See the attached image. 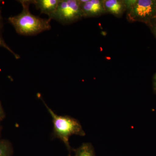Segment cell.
<instances>
[{
  "label": "cell",
  "mask_w": 156,
  "mask_h": 156,
  "mask_svg": "<svg viewBox=\"0 0 156 156\" xmlns=\"http://www.w3.org/2000/svg\"><path fill=\"white\" fill-rule=\"evenodd\" d=\"M127 17L131 22H151L156 18V1L136 0L128 10Z\"/></svg>",
  "instance_id": "277c9868"
},
{
  "label": "cell",
  "mask_w": 156,
  "mask_h": 156,
  "mask_svg": "<svg viewBox=\"0 0 156 156\" xmlns=\"http://www.w3.org/2000/svg\"><path fill=\"white\" fill-rule=\"evenodd\" d=\"M62 24H69L83 17L79 0H60L57 8L49 16Z\"/></svg>",
  "instance_id": "3957f363"
},
{
  "label": "cell",
  "mask_w": 156,
  "mask_h": 156,
  "mask_svg": "<svg viewBox=\"0 0 156 156\" xmlns=\"http://www.w3.org/2000/svg\"><path fill=\"white\" fill-rule=\"evenodd\" d=\"M1 11H0V22H1ZM0 46L1 47H3L5 49H7V50H9V51H10V52L11 53H12L13 55H14V56H15V58H20V56L17 55V54H16L15 53H14L13 52V50H11L10 49V48L4 42V41H3L2 38L1 37V36H0Z\"/></svg>",
  "instance_id": "30bf717a"
},
{
  "label": "cell",
  "mask_w": 156,
  "mask_h": 156,
  "mask_svg": "<svg viewBox=\"0 0 156 156\" xmlns=\"http://www.w3.org/2000/svg\"><path fill=\"white\" fill-rule=\"evenodd\" d=\"M76 156H94L92 144L84 143L76 151Z\"/></svg>",
  "instance_id": "ba28073f"
},
{
  "label": "cell",
  "mask_w": 156,
  "mask_h": 156,
  "mask_svg": "<svg viewBox=\"0 0 156 156\" xmlns=\"http://www.w3.org/2000/svg\"><path fill=\"white\" fill-rule=\"evenodd\" d=\"M10 150V145L6 140H0V156H8Z\"/></svg>",
  "instance_id": "9c48e42d"
},
{
  "label": "cell",
  "mask_w": 156,
  "mask_h": 156,
  "mask_svg": "<svg viewBox=\"0 0 156 156\" xmlns=\"http://www.w3.org/2000/svg\"><path fill=\"white\" fill-rule=\"evenodd\" d=\"M45 105L53 120V135L61 140L69 150L70 149V136L73 135L80 136L86 135L80 123L72 117L56 115L47 105Z\"/></svg>",
  "instance_id": "7a4b0ae2"
},
{
  "label": "cell",
  "mask_w": 156,
  "mask_h": 156,
  "mask_svg": "<svg viewBox=\"0 0 156 156\" xmlns=\"http://www.w3.org/2000/svg\"><path fill=\"white\" fill-rule=\"evenodd\" d=\"M5 114L4 112V110L2 106L1 102H0V121L3 119L5 117Z\"/></svg>",
  "instance_id": "8fae6325"
},
{
  "label": "cell",
  "mask_w": 156,
  "mask_h": 156,
  "mask_svg": "<svg viewBox=\"0 0 156 156\" xmlns=\"http://www.w3.org/2000/svg\"><path fill=\"white\" fill-rule=\"evenodd\" d=\"M31 1V4L35 6L41 13L50 16L56 10L60 0H35Z\"/></svg>",
  "instance_id": "52a82bcc"
},
{
  "label": "cell",
  "mask_w": 156,
  "mask_h": 156,
  "mask_svg": "<svg viewBox=\"0 0 156 156\" xmlns=\"http://www.w3.org/2000/svg\"><path fill=\"white\" fill-rule=\"evenodd\" d=\"M83 17H95L106 13L104 0H79Z\"/></svg>",
  "instance_id": "5b68a950"
},
{
  "label": "cell",
  "mask_w": 156,
  "mask_h": 156,
  "mask_svg": "<svg viewBox=\"0 0 156 156\" xmlns=\"http://www.w3.org/2000/svg\"><path fill=\"white\" fill-rule=\"evenodd\" d=\"M154 89L156 91V73L155 74L154 77Z\"/></svg>",
  "instance_id": "7c38bea8"
},
{
  "label": "cell",
  "mask_w": 156,
  "mask_h": 156,
  "mask_svg": "<svg viewBox=\"0 0 156 156\" xmlns=\"http://www.w3.org/2000/svg\"><path fill=\"white\" fill-rule=\"evenodd\" d=\"M153 30L154 33V34L155 35L156 37V23H155L153 25L152 28Z\"/></svg>",
  "instance_id": "4fadbf2b"
},
{
  "label": "cell",
  "mask_w": 156,
  "mask_h": 156,
  "mask_svg": "<svg viewBox=\"0 0 156 156\" xmlns=\"http://www.w3.org/2000/svg\"><path fill=\"white\" fill-rule=\"evenodd\" d=\"M104 3L106 13L113 14L116 17L122 16L126 10V6L124 1L104 0Z\"/></svg>",
  "instance_id": "8992f818"
},
{
  "label": "cell",
  "mask_w": 156,
  "mask_h": 156,
  "mask_svg": "<svg viewBox=\"0 0 156 156\" xmlns=\"http://www.w3.org/2000/svg\"><path fill=\"white\" fill-rule=\"evenodd\" d=\"M19 2L22 5V12L9 19L17 33L23 35H34L51 29V19L40 18L30 13L29 6L31 1L23 0Z\"/></svg>",
  "instance_id": "6da1fadb"
}]
</instances>
